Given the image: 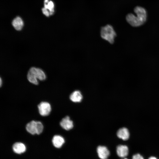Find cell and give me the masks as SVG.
Segmentation results:
<instances>
[{
  "mask_svg": "<svg viewBox=\"0 0 159 159\" xmlns=\"http://www.w3.org/2000/svg\"><path fill=\"white\" fill-rule=\"evenodd\" d=\"M64 138L59 135H55L53 138L52 143L54 146L56 148H61L64 143Z\"/></svg>",
  "mask_w": 159,
  "mask_h": 159,
  "instance_id": "9c48e42d",
  "label": "cell"
},
{
  "mask_svg": "<svg viewBox=\"0 0 159 159\" xmlns=\"http://www.w3.org/2000/svg\"><path fill=\"white\" fill-rule=\"evenodd\" d=\"M44 127L42 123L39 121H36V134L39 135L43 131Z\"/></svg>",
  "mask_w": 159,
  "mask_h": 159,
  "instance_id": "2e32d148",
  "label": "cell"
},
{
  "mask_svg": "<svg viewBox=\"0 0 159 159\" xmlns=\"http://www.w3.org/2000/svg\"><path fill=\"white\" fill-rule=\"evenodd\" d=\"M0 86L1 87V86L2 84V80L1 78H0Z\"/></svg>",
  "mask_w": 159,
  "mask_h": 159,
  "instance_id": "ffe728a7",
  "label": "cell"
},
{
  "mask_svg": "<svg viewBox=\"0 0 159 159\" xmlns=\"http://www.w3.org/2000/svg\"><path fill=\"white\" fill-rule=\"evenodd\" d=\"M35 72L38 80L40 81H43L46 79V75L42 69L39 68H36Z\"/></svg>",
  "mask_w": 159,
  "mask_h": 159,
  "instance_id": "5bb4252c",
  "label": "cell"
},
{
  "mask_svg": "<svg viewBox=\"0 0 159 159\" xmlns=\"http://www.w3.org/2000/svg\"><path fill=\"white\" fill-rule=\"evenodd\" d=\"M134 11L136 14L135 16L132 14H128L126 16V20L131 26L137 27L143 25L146 19V12L145 9L140 6H136Z\"/></svg>",
  "mask_w": 159,
  "mask_h": 159,
  "instance_id": "6da1fadb",
  "label": "cell"
},
{
  "mask_svg": "<svg viewBox=\"0 0 159 159\" xmlns=\"http://www.w3.org/2000/svg\"><path fill=\"white\" fill-rule=\"evenodd\" d=\"M60 124L62 128L67 130H71L73 127V122L68 116L63 118L60 122Z\"/></svg>",
  "mask_w": 159,
  "mask_h": 159,
  "instance_id": "5b68a950",
  "label": "cell"
},
{
  "mask_svg": "<svg viewBox=\"0 0 159 159\" xmlns=\"http://www.w3.org/2000/svg\"><path fill=\"white\" fill-rule=\"evenodd\" d=\"M27 131L32 135L36 134V121L32 120L28 123L26 127Z\"/></svg>",
  "mask_w": 159,
  "mask_h": 159,
  "instance_id": "8fae6325",
  "label": "cell"
},
{
  "mask_svg": "<svg viewBox=\"0 0 159 159\" xmlns=\"http://www.w3.org/2000/svg\"><path fill=\"white\" fill-rule=\"evenodd\" d=\"M117 134L119 138L124 140L128 139L130 136L128 129L125 127H122L119 129L117 132Z\"/></svg>",
  "mask_w": 159,
  "mask_h": 159,
  "instance_id": "ba28073f",
  "label": "cell"
},
{
  "mask_svg": "<svg viewBox=\"0 0 159 159\" xmlns=\"http://www.w3.org/2000/svg\"><path fill=\"white\" fill-rule=\"evenodd\" d=\"M36 67H32L29 69L27 74V78L30 83L35 85L38 84V79L36 74Z\"/></svg>",
  "mask_w": 159,
  "mask_h": 159,
  "instance_id": "277c9868",
  "label": "cell"
},
{
  "mask_svg": "<svg viewBox=\"0 0 159 159\" xmlns=\"http://www.w3.org/2000/svg\"><path fill=\"white\" fill-rule=\"evenodd\" d=\"M69 97L70 100L73 102H80L82 99V96L80 91L76 90L71 94Z\"/></svg>",
  "mask_w": 159,
  "mask_h": 159,
  "instance_id": "7c38bea8",
  "label": "cell"
},
{
  "mask_svg": "<svg viewBox=\"0 0 159 159\" xmlns=\"http://www.w3.org/2000/svg\"><path fill=\"white\" fill-rule=\"evenodd\" d=\"M122 159H127V158H124Z\"/></svg>",
  "mask_w": 159,
  "mask_h": 159,
  "instance_id": "44dd1931",
  "label": "cell"
},
{
  "mask_svg": "<svg viewBox=\"0 0 159 159\" xmlns=\"http://www.w3.org/2000/svg\"><path fill=\"white\" fill-rule=\"evenodd\" d=\"M117 153L118 155L120 157L125 158L127 156L128 153L127 147L125 145H120L117 148Z\"/></svg>",
  "mask_w": 159,
  "mask_h": 159,
  "instance_id": "52a82bcc",
  "label": "cell"
},
{
  "mask_svg": "<svg viewBox=\"0 0 159 159\" xmlns=\"http://www.w3.org/2000/svg\"><path fill=\"white\" fill-rule=\"evenodd\" d=\"M14 152L17 154H20L24 153L26 150V147L23 143L20 142L15 143L12 147Z\"/></svg>",
  "mask_w": 159,
  "mask_h": 159,
  "instance_id": "30bf717a",
  "label": "cell"
},
{
  "mask_svg": "<svg viewBox=\"0 0 159 159\" xmlns=\"http://www.w3.org/2000/svg\"><path fill=\"white\" fill-rule=\"evenodd\" d=\"M39 113L42 116H47L49 115L51 111L50 104L46 102H42L38 106Z\"/></svg>",
  "mask_w": 159,
  "mask_h": 159,
  "instance_id": "3957f363",
  "label": "cell"
},
{
  "mask_svg": "<svg viewBox=\"0 0 159 159\" xmlns=\"http://www.w3.org/2000/svg\"><path fill=\"white\" fill-rule=\"evenodd\" d=\"M44 6L45 8L49 9L50 11V15H51L53 14L54 12V4L52 1H50L48 2L47 4H46V3H44Z\"/></svg>",
  "mask_w": 159,
  "mask_h": 159,
  "instance_id": "9a60e30c",
  "label": "cell"
},
{
  "mask_svg": "<svg viewBox=\"0 0 159 159\" xmlns=\"http://www.w3.org/2000/svg\"><path fill=\"white\" fill-rule=\"evenodd\" d=\"M132 159H144L139 154H136L132 156Z\"/></svg>",
  "mask_w": 159,
  "mask_h": 159,
  "instance_id": "e0dca14e",
  "label": "cell"
},
{
  "mask_svg": "<svg viewBox=\"0 0 159 159\" xmlns=\"http://www.w3.org/2000/svg\"><path fill=\"white\" fill-rule=\"evenodd\" d=\"M97 151L99 157L101 159H107L109 155V150L104 146H99L97 148Z\"/></svg>",
  "mask_w": 159,
  "mask_h": 159,
  "instance_id": "8992f818",
  "label": "cell"
},
{
  "mask_svg": "<svg viewBox=\"0 0 159 159\" xmlns=\"http://www.w3.org/2000/svg\"><path fill=\"white\" fill-rule=\"evenodd\" d=\"M42 10L43 14L46 15L47 16H49V13L48 12L47 10V9L45 8H43L42 9Z\"/></svg>",
  "mask_w": 159,
  "mask_h": 159,
  "instance_id": "ac0fdd59",
  "label": "cell"
},
{
  "mask_svg": "<svg viewBox=\"0 0 159 159\" xmlns=\"http://www.w3.org/2000/svg\"><path fill=\"white\" fill-rule=\"evenodd\" d=\"M12 25L15 29L17 31L21 30L23 26V22L22 19L17 16L12 21Z\"/></svg>",
  "mask_w": 159,
  "mask_h": 159,
  "instance_id": "4fadbf2b",
  "label": "cell"
},
{
  "mask_svg": "<svg viewBox=\"0 0 159 159\" xmlns=\"http://www.w3.org/2000/svg\"><path fill=\"white\" fill-rule=\"evenodd\" d=\"M100 36L102 38L110 43L113 44L117 36L113 27L110 24H107L101 29Z\"/></svg>",
  "mask_w": 159,
  "mask_h": 159,
  "instance_id": "7a4b0ae2",
  "label": "cell"
},
{
  "mask_svg": "<svg viewBox=\"0 0 159 159\" xmlns=\"http://www.w3.org/2000/svg\"><path fill=\"white\" fill-rule=\"evenodd\" d=\"M148 159H157L155 157H151Z\"/></svg>",
  "mask_w": 159,
  "mask_h": 159,
  "instance_id": "d6986e66",
  "label": "cell"
}]
</instances>
